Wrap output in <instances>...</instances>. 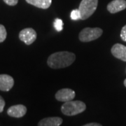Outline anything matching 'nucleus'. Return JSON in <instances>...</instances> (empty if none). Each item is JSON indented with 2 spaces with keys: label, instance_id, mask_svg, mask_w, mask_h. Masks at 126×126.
I'll return each mask as SVG.
<instances>
[{
  "label": "nucleus",
  "instance_id": "11",
  "mask_svg": "<svg viewBox=\"0 0 126 126\" xmlns=\"http://www.w3.org/2000/svg\"><path fill=\"white\" fill-rule=\"evenodd\" d=\"M63 120L60 117H48L43 118L39 122V126H60Z\"/></svg>",
  "mask_w": 126,
  "mask_h": 126
},
{
  "label": "nucleus",
  "instance_id": "6",
  "mask_svg": "<svg viewBox=\"0 0 126 126\" xmlns=\"http://www.w3.org/2000/svg\"><path fill=\"white\" fill-rule=\"evenodd\" d=\"M55 99L60 102H66L73 100L75 97V92L70 88H63L55 93Z\"/></svg>",
  "mask_w": 126,
  "mask_h": 126
},
{
  "label": "nucleus",
  "instance_id": "13",
  "mask_svg": "<svg viewBox=\"0 0 126 126\" xmlns=\"http://www.w3.org/2000/svg\"><path fill=\"white\" fill-rule=\"evenodd\" d=\"M7 36V32L6 30V28L3 25L0 24V43L4 41Z\"/></svg>",
  "mask_w": 126,
  "mask_h": 126
},
{
  "label": "nucleus",
  "instance_id": "12",
  "mask_svg": "<svg viewBox=\"0 0 126 126\" xmlns=\"http://www.w3.org/2000/svg\"><path fill=\"white\" fill-rule=\"evenodd\" d=\"M25 1L30 4L42 9H48L52 4V0H25Z\"/></svg>",
  "mask_w": 126,
  "mask_h": 126
},
{
  "label": "nucleus",
  "instance_id": "16",
  "mask_svg": "<svg viewBox=\"0 0 126 126\" xmlns=\"http://www.w3.org/2000/svg\"><path fill=\"white\" fill-rule=\"evenodd\" d=\"M121 38L122 40L126 42V25L122 28L121 32Z\"/></svg>",
  "mask_w": 126,
  "mask_h": 126
},
{
  "label": "nucleus",
  "instance_id": "9",
  "mask_svg": "<svg viewBox=\"0 0 126 126\" xmlns=\"http://www.w3.org/2000/svg\"><path fill=\"white\" fill-rule=\"evenodd\" d=\"M126 9V0H113L107 5V10L111 14H116Z\"/></svg>",
  "mask_w": 126,
  "mask_h": 126
},
{
  "label": "nucleus",
  "instance_id": "8",
  "mask_svg": "<svg viewBox=\"0 0 126 126\" xmlns=\"http://www.w3.org/2000/svg\"><path fill=\"white\" fill-rule=\"evenodd\" d=\"M111 52L113 56L123 62H126V46L121 44H116L113 46Z\"/></svg>",
  "mask_w": 126,
  "mask_h": 126
},
{
  "label": "nucleus",
  "instance_id": "5",
  "mask_svg": "<svg viewBox=\"0 0 126 126\" xmlns=\"http://www.w3.org/2000/svg\"><path fill=\"white\" fill-rule=\"evenodd\" d=\"M37 37L36 31L31 27L25 28L19 33V39L27 45H31Z\"/></svg>",
  "mask_w": 126,
  "mask_h": 126
},
{
  "label": "nucleus",
  "instance_id": "3",
  "mask_svg": "<svg viewBox=\"0 0 126 126\" xmlns=\"http://www.w3.org/2000/svg\"><path fill=\"white\" fill-rule=\"evenodd\" d=\"M98 4V0H82L79 10L81 14V20H86L94 14Z\"/></svg>",
  "mask_w": 126,
  "mask_h": 126
},
{
  "label": "nucleus",
  "instance_id": "17",
  "mask_svg": "<svg viewBox=\"0 0 126 126\" xmlns=\"http://www.w3.org/2000/svg\"><path fill=\"white\" fill-rule=\"evenodd\" d=\"M5 3L9 6H16V5L18 4V0H4Z\"/></svg>",
  "mask_w": 126,
  "mask_h": 126
},
{
  "label": "nucleus",
  "instance_id": "10",
  "mask_svg": "<svg viewBox=\"0 0 126 126\" xmlns=\"http://www.w3.org/2000/svg\"><path fill=\"white\" fill-rule=\"evenodd\" d=\"M14 85L13 77L8 74H0V90L9 91Z\"/></svg>",
  "mask_w": 126,
  "mask_h": 126
},
{
  "label": "nucleus",
  "instance_id": "19",
  "mask_svg": "<svg viewBox=\"0 0 126 126\" xmlns=\"http://www.w3.org/2000/svg\"><path fill=\"white\" fill-rule=\"evenodd\" d=\"M102 125L100 123H87L84 126H101Z\"/></svg>",
  "mask_w": 126,
  "mask_h": 126
},
{
  "label": "nucleus",
  "instance_id": "7",
  "mask_svg": "<svg viewBox=\"0 0 126 126\" xmlns=\"http://www.w3.org/2000/svg\"><path fill=\"white\" fill-rule=\"evenodd\" d=\"M27 113V108L23 104L14 105L7 110L8 115L14 118H22Z\"/></svg>",
  "mask_w": 126,
  "mask_h": 126
},
{
  "label": "nucleus",
  "instance_id": "14",
  "mask_svg": "<svg viewBox=\"0 0 126 126\" xmlns=\"http://www.w3.org/2000/svg\"><path fill=\"white\" fill-rule=\"evenodd\" d=\"M54 27L58 32L62 31L63 27V20L60 19H58V18L55 19L54 21Z\"/></svg>",
  "mask_w": 126,
  "mask_h": 126
},
{
  "label": "nucleus",
  "instance_id": "20",
  "mask_svg": "<svg viewBox=\"0 0 126 126\" xmlns=\"http://www.w3.org/2000/svg\"><path fill=\"white\" fill-rule=\"evenodd\" d=\"M124 86L126 87V79H125V81H124Z\"/></svg>",
  "mask_w": 126,
  "mask_h": 126
},
{
  "label": "nucleus",
  "instance_id": "1",
  "mask_svg": "<svg viewBox=\"0 0 126 126\" xmlns=\"http://www.w3.org/2000/svg\"><path fill=\"white\" fill-rule=\"evenodd\" d=\"M76 60V55L72 52L60 51L51 54L47 60L48 67L52 69H62L70 66Z\"/></svg>",
  "mask_w": 126,
  "mask_h": 126
},
{
  "label": "nucleus",
  "instance_id": "18",
  "mask_svg": "<svg viewBox=\"0 0 126 126\" xmlns=\"http://www.w3.org/2000/svg\"><path fill=\"white\" fill-rule=\"evenodd\" d=\"M5 107V101L3 99V97L0 95V113H1L4 111Z\"/></svg>",
  "mask_w": 126,
  "mask_h": 126
},
{
  "label": "nucleus",
  "instance_id": "4",
  "mask_svg": "<svg viewBox=\"0 0 126 126\" xmlns=\"http://www.w3.org/2000/svg\"><path fill=\"white\" fill-rule=\"evenodd\" d=\"M102 33L103 30L99 27H86L80 32L79 38L82 42H90L99 38Z\"/></svg>",
  "mask_w": 126,
  "mask_h": 126
},
{
  "label": "nucleus",
  "instance_id": "2",
  "mask_svg": "<svg viewBox=\"0 0 126 126\" xmlns=\"http://www.w3.org/2000/svg\"><path fill=\"white\" fill-rule=\"evenodd\" d=\"M86 109L84 102L79 100L68 101L63 104L61 107V111L63 114L68 116H73L83 112Z\"/></svg>",
  "mask_w": 126,
  "mask_h": 126
},
{
  "label": "nucleus",
  "instance_id": "15",
  "mask_svg": "<svg viewBox=\"0 0 126 126\" xmlns=\"http://www.w3.org/2000/svg\"><path fill=\"white\" fill-rule=\"evenodd\" d=\"M71 18L74 20H77L81 19V14H80V11L79 9H74L71 12Z\"/></svg>",
  "mask_w": 126,
  "mask_h": 126
}]
</instances>
